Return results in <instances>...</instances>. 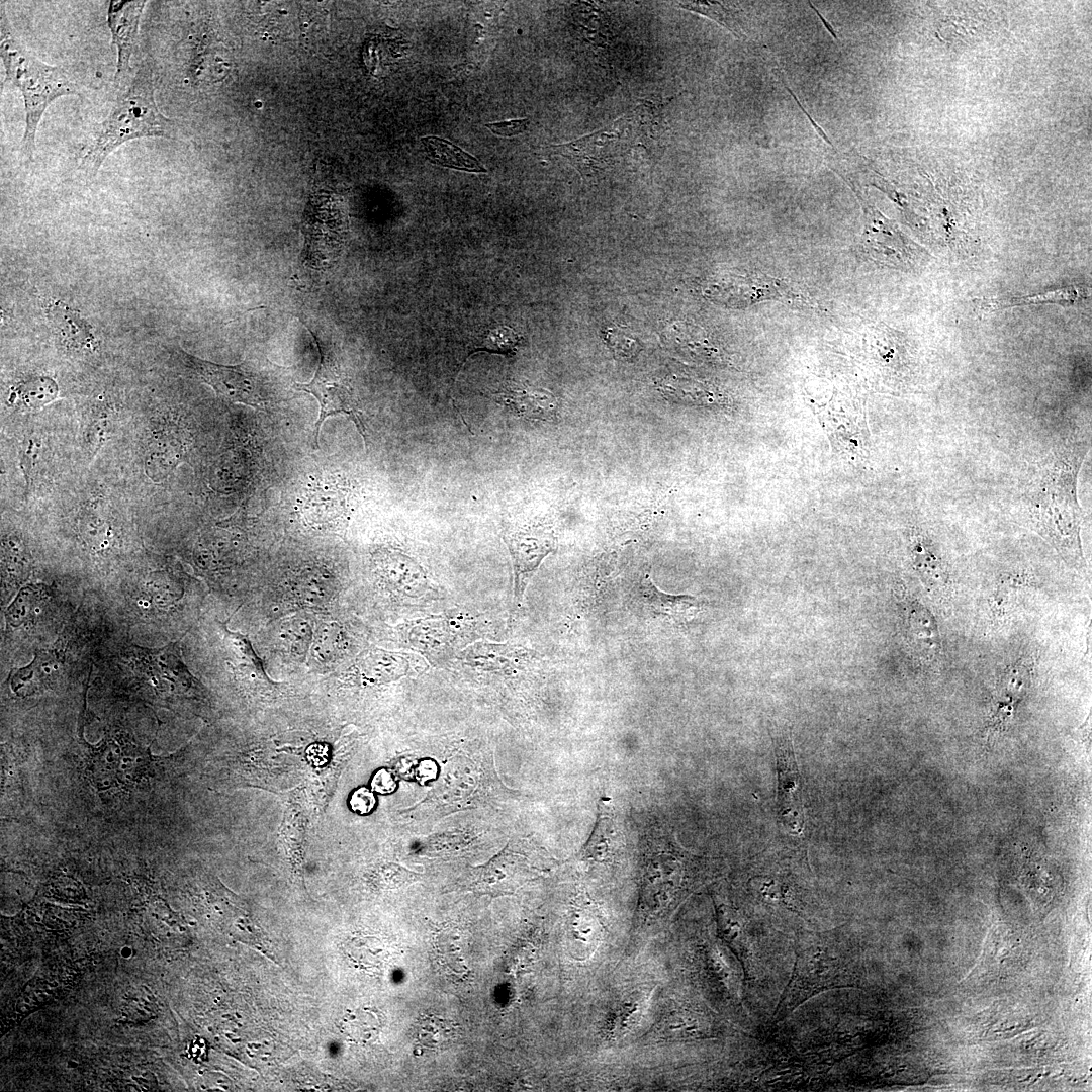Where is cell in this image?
Here are the masks:
<instances>
[{
  "mask_svg": "<svg viewBox=\"0 0 1092 1092\" xmlns=\"http://www.w3.org/2000/svg\"><path fill=\"white\" fill-rule=\"evenodd\" d=\"M42 412L1 422L2 502L43 507L86 468L76 417Z\"/></svg>",
  "mask_w": 1092,
  "mask_h": 1092,
  "instance_id": "1",
  "label": "cell"
},
{
  "mask_svg": "<svg viewBox=\"0 0 1092 1092\" xmlns=\"http://www.w3.org/2000/svg\"><path fill=\"white\" fill-rule=\"evenodd\" d=\"M1085 452L1068 448L1046 457L1028 492L1029 511L1037 532L1071 567L1085 568L1076 479Z\"/></svg>",
  "mask_w": 1092,
  "mask_h": 1092,
  "instance_id": "2",
  "label": "cell"
},
{
  "mask_svg": "<svg viewBox=\"0 0 1092 1092\" xmlns=\"http://www.w3.org/2000/svg\"><path fill=\"white\" fill-rule=\"evenodd\" d=\"M154 85L153 69L144 62L130 84L116 91L108 115L95 125L84 145L80 169L86 177L92 179L106 158L129 141L173 138L175 122L160 111Z\"/></svg>",
  "mask_w": 1092,
  "mask_h": 1092,
  "instance_id": "3",
  "label": "cell"
},
{
  "mask_svg": "<svg viewBox=\"0 0 1092 1092\" xmlns=\"http://www.w3.org/2000/svg\"><path fill=\"white\" fill-rule=\"evenodd\" d=\"M0 14V56L5 70L2 86L15 88L22 95L25 128L20 153L28 161L34 157L36 131L47 108L62 96L79 94V84L67 68L41 61L24 46L3 2Z\"/></svg>",
  "mask_w": 1092,
  "mask_h": 1092,
  "instance_id": "4",
  "label": "cell"
},
{
  "mask_svg": "<svg viewBox=\"0 0 1092 1092\" xmlns=\"http://www.w3.org/2000/svg\"><path fill=\"white\" fill-rule=\"evenodd\" d=\"M795 953L793 973L777 1004L775 1021L786 1018L819 992L854 986L851 960L838 941L803 932L797 937Z\"/></svg>",
  "mask_w": 1092,
  "mask_h": 1092,
  "instance_id": "5",
  "label": "cell"
},
{
  "mask_svg": "<svg viewBox=\"0 0 1092 1092\" xmlns=\"http://www.w3.org/2000/svg\"><path fill=\"white\" fill-rule=\"evenodd\" d=\"M172 355L191 377L212 387L225 401L261 410L275 402L264 377L247 361L238 365H221L195 357L180 348L174 349Z\"/></svg>",
  "mask_w": 1092,
  "mask_h": 1092,
  "instance_id": "6",
  "label": "cell"
},
{
  "mask_svg": "<svg viewBox=\"0 0 1092 1092\" xmlns=\"http://www.w3.org/2000/svg\"><path fill=\"white\" fill-rule=\"evenodd\" d=\"M318 349V365L312 380L308 383H296L297 390L312 394L320 403V415L315 422V443L318 445L321 427L326 418L338 414L346 415L352 420L362 435L365 445H368L366 426L360 408L345 380L337 370V366L321 348L315 339Z\"/></svg>",
  "mask_w": 1092,
  "mask_h": 1092,
  "instance_id": "7",
  "label": "cell"
},
{
  "mask_svg": "<svg viewBox=\"0 0 1092 1092\" xmlns=\"http://www.w3.org/2000/svg\"><path fill=\"white\" fill-rule=\"evenodd\" d=\"M778 774V818L790 835L801 836L805 828V811L801 778L793 744L789 736L776 739Z\"/></svg>",
  "mask_w": 1092,
  "mask_h": 1092,
  "instance_id": "8",
  "label": "cell"
},
{
  "mask_svg": "<svg viewBox=\"0 0 1092 1092\" xmlns=\"http://www.w3.org/2000/svg\"><path fill=\"white\" fill-rule=\"evenodd\" d=\"M146 3L144 0L109 2L107 24L117 53L113 78L115 91L125 89L133 78L130 60L138 47L140 23Z\"/></svg>",
  "mask_w": 1092,
  "mask_h": 1092,
  "instance_id": "9",
  "label": "cell"
},
{
  "mask_svg": "<svg viewBox=\"0 0 1092 1092\" xmlns=\"http://www.w3.org/2000/svg\"><path fill=\"white\" fill-rule=\"evenodd\" d=\"M1034 660L1021 656L1003 671L995 690L986 729L989 735L1004 731L1015 717L1017 708L1031 682Z\"/></svg>",
  "mask_w": 1092,
  "mask_h": 1092,
  "instance_id": "10",
  "label": "cell"
},
{
  "mask_svg": "<svg viewBox=\"0 0 1092 1092\" xmlns=\"http://www.w3.org/2000/svg\"><path fill=\"white\" fill-rule=\"evenodd\" d=\"M790 287L784 281L765 275H730L711 283L710 297L734 306H747L788 296Z\"/></svg>",
  "mask_w": 1092,
  "mask_h": 1092,
  "instance_id": "11",
  "label": "cell"
},
{
  "mask_svg": "<svg viewBox=\"0 0 1092 1092\" xmlns=\"http://www.w3.org/2000/svg\"><path fill=\"white\" fill-rule=\"evenodd\" d=\"M60 397L57 381L42 374H32L10 385L4 399L2 421L35 415Z\"/></svg>",
  "mask_w": 1092,
  "mask_h": 1092,
  "instance_id": "12",
  "label": "cell"
},
{
  "mask_svg": "<svg viewBox=\"0 0 1092 1092\" xmlns=\"http://www.w3.org/2000/svg\"><path fill=\"white\" fill-rule=\"evenodd\" d=\"M632 597L647 615L668 619L674 623L689 622L703 610L702 602L696 597L662 592L648 574L634 587Z\"/></svg>",
  "mask_w": 1092,
  "mask_h": 1092,
  "instance_id": "13",
  "label": "cell"
},
{
  "mask_svg": "<svg viewBox=\"0 0 1092 1092\" xmlns=\"http://www.w3.org/2000/svg\"><path fill=\"white\" fill-rule=\"evenodd\" d=\"M682 878L679 860L671 854L655 855L648 863L642 882V904L656 912L665 907L678 889Z\"/></svg>",
  "mask_w": 1092,
  "mask_h": 1092,
  "instance_id": "14",
  "label": "cell"
},
{
  "mask_svg": "<svg viewBox=\"0 0 1092 1092\" xmlns=\"http://www.w3.org/2000/svg\"><path fill=\"white\" fill-rule=\"evenodd\" d=\"M907 635L917 656L928 663H935L942 653L941 637L934 615L920 602H906Z\"/></svg>",
  "mask_w": 1092,
  "mask_h": 1092,
  "instance_id": "15",
  "label": "cell"
},
{
  "mask_svg": "<svg viewBox=\"0 0 1092 1092\" xmlns=\"http://www.w3.org/2000/svg\"><path fill=\"white\" fill-rule=\"evenodd\" d=\"M506 542L514 559L519 586L523 588L527 578L552 550V533L537 528L527 529L508 536Z\"/></svg>",
  "mask_w": 1092,
  "mask_h": 1092,
  "instance_id": "16",
  "label": "cell"
},
{
  "mask_svg": "<svg viewBox=\"0 0 1092 1092\" xmlns=\"http://www.w3.org/2000/svg\"><path fill=\"white\" fill-rule=\"evenodd\" d=\"M909 550L914 568L926 588L940 598L947 595L949 573L934 544L923 534L915 533L910 539Z\"/></svg>",
  "mask_w": 1092,
  "mask_h": 1092,
  "instance_id": "17",
  "label": "cell"
},
{
  "mask_svg": "<svg viewBox=\"0 0 1092 1092\" xmlns=\"http://www.w3.org/2000/svg\"><path fill=\"white\" fill-rule=\"evenodd\" d=\"M63 662L53 650H37L26 666L10 672V686L18 696H30L52 687L60 676Z\"/></svg>",
  "mask_w": 1092,
  "mask_h": 1092,
  "instance_id": "18",
  "label": "cell"
},
{
  "mask_svg": "<svg viewBox=\"0 0 1092 1092\" xmlns=\"http://www.w3.org/2000/svg\"><path fill=\"white\" fill-rule=\"evenodd\" d=\"M495 397L511 413L526 420L550 422L557 419V401L553 394L543 389L508 387Z\"/></svg>",
  "mask_w": 1092,
  "mask_h": 1092,
  "instance_id": "19",
  "label": "cell"
},
{
  "mask_svg": "<svg viewBox=\"0 0 1092 1092\" xmlns=\"http://www.w3.org/2000/svg\"><path fill=\"white\" fill-rule=\"evenodd\" d=\"M50 314L60 329L59 335L67 351L78 355H89L96 351L98 344L94 335L86 328L87 324L83 320H79L77 314L70 311V309L62 308V305L52 307Z\"/></svg>",
  "mask_w": 1092,
  "mask_h": 1092,
  "instance_id": "20",
  "label": "cell"
},
{
  "mask_svg": "<svg viewBox=\"0 0 1092 1092\" xmlns=\"http://www.w3.org/2000/svg\"><path fill=\"white\" fill-rule=\"evenodd\" d=\"M414 1030L415 1043L420 1052H439L458 1037L459 1026L451 1020L427 1014L418 1018Z\"/></svg>",
  "mask_w": 1092,
  "mask_h": 1092,
  "instance_id": "21",
  "label": "cell"
},
{
  "mask_svg": "<svg viewBox=\"0 0 1092 1092\" xmlns=\"http://www.w3.org/2000/svg\"><path fill=\"white\" fill-rule=\"evenodd\" d=\"M460 935L452 930L436 932L433 936V956L438 970L448 979L461 981L469 970L462 957Z\"/></svg>",
  "mask_w": 1092,
  "mask_h": 1092,
  "instance_id": "22",
  "label": "cell"
},
{
  "mask_svg": "<svg viewBox=\"0 0 1092 1092\" xmlns=\"http://www.w3.org/2000/svg\"><path fill=\"white\" fill-rule=\"evenodd\" d=\"M421 141L428 159L434 164L467 172H486V169L476 158L447 140L438 136H425Z\"/></svg>",
  "mask_w": 1092,
  "mask_h": 1092,
  "instance_id": "23",
  "label": "cell"
},
{
  "mask_svg": "<svg viewBox=\"0 0 1092 1092\" xmlns=\"http://www.w3.org/2000/svg\"><path fill=\"white\" fill-rule=\"evenodd\" d=\"M598 810L595 828L584 848L585 856L593 860L607 859L618 842L609 798L601 799Z\"/></svg>",
  "mask_w": 1092,
  "mask_h": 1092,
  "instance_id": "24",
  "label": "cell"
},
{
  "mask_svg": "<svg viewBox=\"0 0 1092 1092\" xmlns=\"http://www.w3.org/2000/svg\"><path fill=\"white\" fill-rule=\"evenodd\" d=\"M1085 296V293L1080 287L1069 286L1053 291H1046L1041 294L1028 295L1023 297L1013 298H998L982 301V307L990 310L1002 309L1014 306L1030 305V304H1073L1080 302Z\"/></svg>",
  "mask_w": 1092,
  "mask_h": 1092,
  "instance_id": "25",
  "label": "cell"
},
{
  "mask_svg": "<svg viewBox=\"0 0 1092 1092\" xmlns=\"http://www.w3.org/2000/svg\"><path fill=\"white\" fill-rule=\"evenodd\" d=\"M382 1016L372 1008H358L347 1014L341 1022L344 1035L357 1043L375 1040L382 1028Z\"/></svg>",
  "mask_w": 1092,
  "mask_h": 1092,
  "instance_id": "26",
  "label": "cell"
},
{
  "mask_svg": "<svg viewBox=\"0 0 1092 1092\" xmlns=\"http://www.w3.org/2000/svg\"><path fill=\"white\" fill-rule=\"evenodd\" d=\"M46 586L28 584L20 589L14 601L5 610L7 628H18L34 618L38 606L44 601Z\"/></svg>",
  "mask_w": 1092,
  "mask_h": 1092,
  "instance_id": "27",
  "label": "cell"
},
{
  "mask_svg": "<svg viewBox=\"0 0 1092 1092\" xmlns=\"http://www.w3.org/2000/svg\"><path fill=\"white\" fill-rule=\"evenodd\" d=\"M31 553L23 537L15 531L2 535V571L11 578H21L28 571Z\"/></svg>",
  "mask_w": 1092,
  "mask_h": 1092,
  "instance_id": "28",
  "label": "cell"
},
{
  "mask_svg": "<svg viewBox=\"0 0 1092 1092\" xmlns=\"http://www.w3.org/2000/svg\"><path fill=\"white\" fill-rule=\"evenodd\" d=\"M521 338L510 328H499L490 331L478 344H476L471 353L477 351H488L491 353H497L507 357L512 356L520 343Z\"/></svg>",
  "mask_w": 1092,
  "mask_h": 1092,
  "instance_id": "29",
  "label": "cell"
},
{
  "mask_svg": "<svg viewBox=\"0 0 1092 1092\" xmlns=\"http://www.w3.org/2000/svg\"><path fill=\"white\" fill-rule=\"evenodd\" d=\"M718 919L721 931L732 948L739 954L743 964L749 959L747 938L740 924L734 918L731 911L724 906L718 910Z\"/></svg>",
  "mask_w": 1092,
  "mask_h": 1092,
  "instance_id": "30",
  "label": "cell"
},
{
  "mask_svg": "<svg viewBox=\"0 0 1092 1092\" xmlns=\"http://www.w3.org/2000/svg\"><path fill=\"white\" fill-rule=\"evenodd\" d=\"M676 5L686 10L698 12L704 14L718 23L724 25L734 33H739L738 23L736 18L730 13L729 9L725 8L718 2L707 1H689L678 2Z\"/></svg>",
  "mask_w": 1092,
  "mask_h": 1092,
  "instance_id": "31",
  "label": "cell"
},
{
  "mask_svg": "<svg viewBox=\"0 0 1092 1092\" xmlns=\"http://www.w3.org/2000/svg\"><path fill=\"white\" fill-rule=\"evenodd\" d=\"M377 941L371 942V939L352 941L351 958H354V961H359L363 968L381 966L386 961V954H382L386 952L378 946Z\"/></svg>",
  "mask_w": 1092,
  "mask_h": 1092,
  "instance_id": "32",
  "label": "cell"
},
{
  "mask_svg": "<svg viewBox=\"0 0 1092 1092\" xmlns=\"http://www.w3.org/2000/svg\"><path fill=\"white\" fill-rule=\"evenodd\" d=\"M338 633L331 625L318 630L313 644V653L320 660H330L338 650Z\"/></svg>",
  "mask_w": 1092,
  "mask_h": 1092,
  "instance_id": "33",
  "label": "cell"
},
{
  "mask_svg": "<svg viewBox=\"0 0 1092 1092\" xmlns=\"http://www.w3.org/2000/svg\"><path fill=\"white\" fill-rule=\"evenodd\" d=\"M349 806L353 812L360 815H367L375 808L376 797L372 790L366 787H360L351 794Z\"/></svg>",
  "mask_w": 1092,
  "mask_h": 1092,
  "instance_id": "34",
  "label": "cell"
},
{
  "mask_svg": "<svg viewBox=\"0 0 1092 1092\" xmlns=\"http://www.w3.org/2000/svg\"><path fill=\"white\" fill-rule=\"evenodd\" d=\"M528 125H529V120L523 118V119H513V120H507V121L486 123L485 127H487L491 132H493L496 135L507 136L508 138V136H513V135H516V134H519V133H522V132L526 131L527 128H528Z\"/></svg>",
  "mask_w": 1092,
  "mask_h": 1092,
  "instance_id": "35",
  "label": "cell"
},
{
  "mask_svg": "<svg viewBox=\"0 0 1092 1092\" xmlns=\"http://www.w3.org/2000/svg\"><path fill=\"white\" fill-rule=\"evenodd\" d=\"M371 790L381 794L393 793L397 787L394 775L385 768L378 769L370 782Z\"/></svg>",
  "mask_w": 1092,
  "mask_h": 1092,
  "instance_id": "36",
  "label": "cell"
},
{
  "mask_svg": "<svg viewBox=\"0 0 1092 1092\" xmlns=\"http://www.w3.org/2000/svg\"><path fill=\"white\" fill-rule=\"evenodd\" d=\"M287 631L288 641L291 642L293 650L302 653L306 649L310 637L308 626L303 623H294Z\"/></svg>",
  "mask_w": 1092,
  "mask_h": 1092,
  "instance_id": "37",
  "label": "cell"
},
{
  "mask_svg": "<svg viewBox=\"0 0 1092 1092\" xmlns=\"http://www.w3.org/2000/svg\"><path fill=\"white\" fill-rule=\"evenodd\" d=\"M306 758L313 766H324L330 758V748L325 743L311 744L306 749Z\"/></svg>",
  "mask_w": 1092,
  "mask_h": 1092,
  "instance_id": "38",
  "label": "cell"
},
{
  "mask_svg": "<svg viewBox=\"0 0 1092 1092\" xmlns=\"http://www.w3.org/2000/svg\"><path fill=\"white\" fill-rule=\"evenodd\" d=\"M438 775V765L434 760L424 759L416 768V777L421 783L435 780Z\"/></svg>",
  "mask_w": 1092,
  "mask_h": 1092,
  "instance_id": "39",
  "label": "cell"
}]
</instances>
